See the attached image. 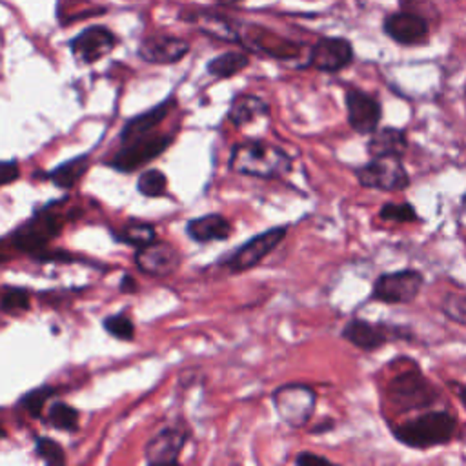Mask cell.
<instances>
[{"instance_id": "cell-1", "label": "cell", "mask_w": 466, "mask_h": 466, "mask_svg": "<svg viewBox=\"0 0 466 466\" xmlns=\"http://www.w3.org/2000/svg\"><path fill=\"white\" fill-rule=\"evenodd\" d=\"M393 439L413 450L448 444L457 433V417L448 410H428L404 422L388 424Z\"/></svg>"}, {"instance_id": "cell-2", "label": "cell", "mask_w": 466, "mask_h": 466, "mask_svg": "<svg viewBox=\"0 0 466 466\" xmlns=\"http://www.w3.org/2000/svg\"><path fill=\"white\" fill-rule=\"evenodd\" d=\"M293 167L291 157L266 140H246L237 144L229 155V169L257 178H279Z\"/></svg>"}, {"instance_id": "cell-3", "label": "cell", "mask_w": 466, "mask_h": 466, "mask_svg": "<svg viewBox=\"0 0 466 466\" xmlns=\"http://www.w3.org/2000/svg\"><path fill=\"white\" fill-rule=\"evenodd\" d=\"M386 395L399 413L430 408L439 399L437 388L419 370L417 364L391 377L386 388Z\"/></svg>"}, {"instance_id": "cell-4", "label": "cell", "mask_w": 466, "mask_h": 466, "mask_svg": "<svg viewBox=\"0 0 466 466\" xmlns=\"http://www.w3.org/2000/svg\"><path fill=\"white\" fill-rule=\"evenodd\" d=\"M64 228V215L58 213L51 204L38 209L31 218H27L20 228L11 235L13 248L40 257L49 242L58 237Z\"/></svg>"}, {"instance_id": "cell-5", "label": "cell", "mask_w": 466, "mask_h": 466, "mask_svg": "<svg viewBox=\"0 0 466 466\" xmlns=\"http://www.w3.org/2000/svg\"><path fill=\"white\" fill-rule=\"evenodd\" d=\"M340 339L359 348L360 351H377L395 340H411L413 333L406 326L371 322L366 319H351L340 329Z\"/></svg>"}, {"instance_id": "cell-6", "label": "cell", "mask_w": 466, "mask_h": 466, "mask_svg": "<svg viewBox=\"0 0 466 466\" xmlns=\"http://www.w3.org/2000/svg\"><path fill=\"white\" fill-rule=\"evenodd\" d=\"M317 399V391L304 382H288L271 393L277 415L291 428H302L311 420Z\"/></svg>"}, {"instance_id": "cell-7", "label": "cell", "mask_w": 466, "mask_h": 466, "mask_svg": "<svg viewBox=\"0 0 466 466\" xmlns=\"http://www.w3.org/2000/svg\"><path fill=\"white\" fill-rule=\"evenodd\" d=\"M424 286V275L419 269L404 268L380 273L371 286L370 300L382 304H411Z\"/></svg>"}, {"instance_id": "cell-8", "label": "cell", "mask_w": 466, "mask_h": 466, "mask_svg": "<svg viewBox=\"0 0 466 466\" xmlns=\"http://www.w3.org/2000/svg\"><path fill=\"white\" fill-rule=\"evenodd\" d=\"M288 235V226H273L269 229H264L262 233L251 237L233 251H229L226 257L218 260L220 266L226 269L238 273L255 268L260 264Z\"/></svg>"}, {"instance_id": "cell-9", "label": "cell", "mask_w": 466, "mask_h": 466, "mask_svg": "<svg viewBox=\"0 0 466 466\" xmlns=\"http://www.w3.org/2000/svg\"><path fill=\"white\" fill-rule=\"evenodd\" d=\"M357 182L366 189L379 191H402L411 180L399 157H379L370 158V162L355 167Z\"/></svg>"}, {"instance_id": "cell-10", "label": "cell", "mask_w": 466, "mask_h": 466, "mask_svg": "<svg viewBox=\"0 0 466 466\" xmlns=\"http://www.w3.org/2000/svg\"><path fill=\"white\" fill-rule=\"evenodd\" d=\"M173 135H144L140 138L122 142V147L115 151V155L107 160V166L120 173H133L138 167L146 166L149 160L160 157L169 144L173 142Z\"/></svg>"}, {"instance_id": "cell-11", "label": "cell", "mask_w": 466, "mask_h": 466, "mask_svg": "<svg viewBox=\"0 0 466 466\" xmlns=\"http://www.w3.org/2000/svg\"><path fill=\"white\" fill-rule=\"evenodd\" d=\"M353 58L355 51L348 38L322 36L311 46L306 66L322 73H339L346 69Z\"/></svg>"}, {"instance_id": "cell-12", "label": "cell", "mask_w": 466, "mask_h": 466, "mask_svg": "<svg viewBox=\"0 0 466 466\" xmlns=\"http://www.w3.org/2000/svg\"><path fill=\"white\" fill-rule=\"evenodd\" d=\"M344 106L348 124L357 135H371L379 127L382 118V104L370 93L357 87H348L344 91Z\"/></svg>"}, {"instance_id": "cell-13", "label": "cell", "mask_w": 466, "mask_h": 466, "mask_svg": "<svg viewBox=\"0 0 466 466\" xmlns=\"http://www.w3.org/2000/svg\"><path fill=\"white\" fill-rule=\"evenodd\" d=\"M135 264L137 268L157 279H166L173 275L182 262V257L175 246L162 240H153L135 251Z\"/></svg>"}, {"instance_id": "cell-14", "label": "cell", "mask_w": 466, "mask_h": 466, "mask_svg": "<svg viewBox=\"0 0 466 466\" xmlns=\"http://www.w3.org/2000/svg\"><path fill=\"white\" fill-rule=\"evenodd\" d=\"M116 46V36L104 25H89L69 40L73 56L82 64H93L109 55Z\"/></svg>"}, {"instance_id": "cell-15", "label": "cell", "mask_w": 466, "mask_h": 466, "mask_svg": "<svg viewBox=\"0 0 466 466\" xmlns=\"http://www.w3.org/2000/svg\"><path fill=\"white\" fill-rule=\"evenodd\" d=\"M382 31L388 38L400 46H420L428 40L430 25L424 16L411 11L390 13L382 22Z\"/></svg>"}, {"instance_id": "cell-16", "label": "cell", "mask_w": 466, "mask_h": 466, "mask_svg": "<svg viewBox=\"0 0 466 466\" xmlns=\"http://www.w3.org/2000/svg\"><path fill=\"white\" fill-rule=\"evenodd\" d=\"M187 441V431L182 426H166L157 431L146 444L144 457L147 464H173Z\"/></svg>"}, {"instance_id": "cell-17", "label": "cell", "mask_w": 466, "mask_h": 466, "mask_svg": "<svg viewBox=\"0 0 466 466\" xmlns=\"http://www.w3.org/2000/svg\"><path fill=\"white\" fill-rule=\"evenodd\" d=\"M189 51V44L184 38L173 35H147L138 44V56L149 64H175L182 60Z\"/></svg>"}, {"instance_id": "cell-18", "label": "cell", "mask_w": 466, "mask_h": 466, "mask_svg": "<svg viewBox=\"0 0 466 466\" xmlns=\"http://www.w3.org/2000/svg\"><path fill=\"white\" fill-rule=\"evenodd\" d=\"M408 147H410V140H408L406 129L395 127V126L377 127L366 142V153L370 158H379V157L402 158L408 153Z\"/></svg>"}, {"instance_id": "cell-19", "label": "cell", "mask_w": 466, "mask_h": 466, "mask_svg": "<svg viewBox=\"0 0 466 466\" xmlns=\"http://www.w3.org/2000/svg\"><path fill=\"white\" fill-rule=\"evenodd\" d=\"M175 106H177V98L167 96L160 104H157L155 107L131 116L120 131L122 142H129V140L140 138L144 135H149L153 129H157L164 122V118L173 111Z\"/></svg>"}, {"instance_id": "cell-20", "label": "cell", "mask_w": 466, "mask_h": 466, "mask_svg": "<svg viewBox=\"0 0 466 466\" xmlns=\"http://www.w3.org/2000/svg\"><path fill=\"white\" fill-rule=\"evenodd\" d=\"M231 231H233L231 222L220 213L200 215V217L189 218L186 222L187 237L198 244L226 240V238H229Z\"/></svg>"}, {"instance_id": "cell-21", "label": "cell", "mask_w": 466, "mask_h": 466, "mask_svg": "<svg viewBox=\"0 0 466 466\" xmlns=\"http://www.w3.org/2000/svg\"><path fill=\"white\" fill-rule=\"evenodd\" d=\"M269 115V106L268 102H264L260 96L251 95V93H244V95H237L231 100L229 111H228V118L231 124H235L237 127L248 126L258 118H264Z\"/></svg>"}, {"instance_id": "cell-22", "label": "cell", "mask_w": 466, "mask_h": 466, "mask_svg": "<svg viewBox=\"0 0 466 466\" xmlns=\"http://www.w3.org/2000/svg\"><path fill=\"white\" fill-rule=\"evenodd\" d=\"M89 169V155L73 157L47 173L49 180L62 189H71Z\"/></svg>"}, {"instance_id": "cell-23", "label": "cell", "mask_w": 466, "mask_h": 466, "mask_svg": "<svg viewBox=\"0 0 466 466\" xmlns=\"http://www.w3.org/2000/svg\"><path fill=\"white\" fill-rule=\"evenodd\" d=\"M113 238L133 246V248H142L153 240H157V229L153 224L149 222H142V220H127L126 224H122L118 229H113Z\"/></svg>"}, {"instance_id": "cell-24", "label": "cell", "mask_w": 466, "mask_h": 466, "mask_svg": "<svg viewBox=\"0 0 466 466\" xmlns=\"http://www.w3.org/2000/svg\"><path fill=\"white\" fill-rule=\"evenodd\" d=\"M249 66V56L244 51H226L211 58L206 66L208 73L217 78H229Z\"/></svg>"}, {"instance_id": "cell-25", "label": "cell", "mask_w": 466, "mask_h": 466, "mask_svg": "<svg viewBox=\"0 0 466 466\" xmlns=\"http://www.w3.org/2000/svg\"><path fill=\"white\" fill-rule=\"evenodd\" d=\"M46 419L56 430H62V431H76L78 430V411L66 402H53L47 408Z\"/></svg>"}, {"instance_id": "cell-26", "label": "cell", "mask_w": 466, "mask_h": 466, "mask_svg": "<svg viewBox=\"0 0 466 466\" xmlns=\"http://www.w3.org/2000/svg\"><path fill=\"white\" fill-rule=\"evenodd\" d=\"M137 189L144 197H151V198L164 197L167 193V178L160 169H147L138 175Z\"/></svg>"}, {"instance_id": "cell-27", "label": "cell", "mask_w": 466, "mask_h": 466, "mask_svg": "<svg viewBox=\"0 0 466 466\" xmlns=\"http://www.w3.org/2000/svg\"><path fill=\"white\" fill-rule=\"evenodd\" d=\"M379 218L391 222H419V213L411 202H384Z\"/></svg>"}, {"instance_id": "cell-28", "label": "cell", "mask_w": 466, "mask_h": 466, "mask_svg": "<svg viewBox=\"0 0 466 466\" xmlns=\"http://www.w3.org/2000/svg\"><path fill=\"white\" fill-rule=\"evenodd\" d=\"M55 395V390L51 386H40L35 390H29L22 399L20 406L31 415V417H40L44 411L46 402Z\"/></svg>"}, {"instance_id": "cell-29", "label": "cell", "mask_w": 466, "mask_h": 466, "mask_svg": "<svg viewBox=\"0 0 466 466\" xmlns=\"http://www.w3.org/2000/svg\"><path fill=\"white\" fill-rule=\"evenodd\" d=\"M104 329L120 340H133L135 337V324L126 313H115L102 320Z\"/></svg>"}, {"instance_id": "cell-30", "label": "cell", "mask_w": 466, "mask_h": 466, "mask_svg": "<svg viewBox=\"0 0 466 466\" xmlns=\"http://www.w3.org/2000/svg\"><path fill=\"white\" fill-rule=\"evenodd\" d=\"M35 451L36 455L46 462V464H51V466H60L66 462V453H64V448L49 439V437H38L36 442H35Z\"/></svg>"}, {"instance_id": "cell-31", "label": "cell", "mask_w": 466, "mask_h": 466, "mask_svg": "<svg viewBox=\"0 0 466 466\" xmlns=\"http://www.w3.org/2000/svg\"><path fill=\"white\" fill-rule=\"evenodd\" d=\"M31 297L24 288H7L0 293V309L9 313H18L29 309Z\"/></svg>"}, {"instance_id": "cell-32", "label": "cell", "mask_w": 466, "mask_h": 466, "mask_svg": "<svg viewBox=\"0 0 466 466\" xmlns=\"http://www.w3.org/2000/svg\"><path fill=\"white\" fill-rule=\"evenodd\" d=\"M20 177V167L15 160H0V187L13 184Z\"/></svg>"}, {"instance_id": "cell-33", "label": "cell", "mask_w": 466, "mask_h": 466, "mask_svg": "<svg viewBox=\"0 0 466 466\" xmlns=\"http://www.w3.org/2000/svg\"><path fill=\"white\" fill-rule=\"evenodd\" d=\"M295 464L299 466H308V464H331V461L324 455H319V453H311V451H300L297 457H295Z\"/></svg>"}, {"instance_id": "cell-34", "label": "cell", "mask_w": 466, "mask_h": 466, "mask_svg": "<svg viewBox=\"0 0 466 466\" xmlns=\"http://www.w3.org/2000/svg\"><path fill=\"white\" fill-rule=\"evenodd\" d=\"M450 388L453 390L455 397L459 399V402H461L462 408L466 410V382H457V380H453V382H450Z\"/></svg>"}, {"instance_id": "cell-35", "label": "cell", "mask_w": 466, "mask_h": 466, "mask_svg": "<svg viewBox=\"0 0 466 466\" xmlns=\"http://www.w3.org/2000/svg\"><path fill=\"white\" fill-rule=\"evenodd\" d=\"M120 291H122V293H133V291H137V282H135L129 275H126V277L122 279V282H120Z\"/></svg>"}, {"instance_id": "cell-36", "label": "cell", "mask_w": 466, "mask_h": 466, "mask_svg": "<svg viewBox=\"0 0 466 466\" xmlns=\"http://www.w3.org/2000/svg\"><path fill=\"white\" fill-rule=\"evenodd\" d=\"M5 437V430L2 428V424H0V439H4Z\"/></svg>"}]
</instances>
